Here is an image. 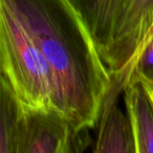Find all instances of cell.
<instances>
[{
  "label": "cell",
  "mask_w": 153,
  "mask_h": 153,
  "mask_svg": "<svg viewBox=\"0 0 153 153\" xmlns=\"http://www.w3.org/2000/svg\"><path fill=\"white\" fill-rule=\"evenodd\" d=\"M53 74L56 109L76 129L98 123L111 76L68 0H7Z\"/></svg>",
  "instance_id": "1"
},
{
  "label": "cell",
  "mask_w": 153,
  "mask_h": 153,
  "mask_svg": "<svg viewBox=\"0 0 153 153\" xmlns=\"http://www.w3.org/2000/svg\"><path fill=\"white\" fill-rule=\"evenodd\" d=\"M0 72L22 107L57 111L51 69L7 0H0Z\"/></svg>",
  "instance_id": "2"
},
{
  "label": "cell",
  "mask_w": 153,
  "mask_h": 153,
  "mask_svg": "<svg viewBox=\"0 0 153 153\" xmlns=\"http://www.w3.org/2000/svg\"><path fill=\"white\" fill-rule=\"evenodd\" d=\"M90 129H76L53 109L22 107L17 153H79L90 145Z\"/></svg>",
  "instance_id": "3"
},
{
  "label": "cell",
  "mask_w": 153,
  "mask_h": 153,
  "mask_svg": "<svg viewBox=\"0 0 153 153\" xmlns=\"http://www.w3.org/2000/svg\"><path fill=\"white\" fill-rule=\"evenodd\" d=\"M153 27V0H127L113 30L104 64L124 81Z\"/></svg>",
  "instance_id": "4"
},
{
  "label": "cell",
  "mask_w": 153,
  "mask_h": 153,
  "mask_svg": "<svg viewBox=\"0 0 153 153\" xmlns=\"http://www.w3.org/2000/svg\"><path fill=\"white\" fill-rule=\"evenodd\" d=\"M122 76H111L99 117L98 137L92 151L97 153H135L133 134L127 113L117 105V96L123 90ZM97 123V124H98Z\"/></svg>",
  "instance_id": "5"
},
{
  "label": "cell",
  "mask_w": 153,
  "mask_h": 153,
  "mask_svg": "<svg viewBox=\"0 0 153 153\" xmlns=\"http://www.w3.org/2000/svg\"><path fill=\"white\" fill-rule=\"evenodd\" d=\"M127 117L135 153H153V100L140 76L131 74L123 83Z\"/></svg>",
  "instance_id": "6"
},
{
  "label": "cell",
  "mask_w": 153,
  "mask_h": 153,
  "mask_svg": "<svg viewBox=\"0 0 153 153\" xmlns=\"http://www.w3.org/2000/svg\"><path fill=\"white\" fill-rule=\"evenodd\" d=\"M79 14L103 62L127 0H68Z\"/></svg>",
  "instance_id": "7"
},
{
  "label": "cell",
  "mask_w": 153,
  "mask_h": 153,
  "mask_svg": "<svg viewBox=\"0 0 153 153\" xmlns=\"http://www.w3.org/2000/svg\"><path fill=\"white\" fill-rule=\"evenodd\" d=\"M22 105L0 72V153H17Z\"/></svg>",
  "instance_id": "8"
},
{
  "label": "cell",
  "mask_w": 153,
  "mask_h": 153,
  "mask_svg": "<svg viewBox=\"0 0 153 153\" xmlns=\"http://www.w3.org/2000/svg\"><path fill=\"white\" fill-rule=\"evenodd\" d=\"M131 74H136L145 79H153V33L140 49L135 62L128 72L127 78Z\"/></svg>",
  "instance_id": "9"
},
{
  "label": "cell",
  "mask_w": 153,
  "mask_h": 153,
  "mask_svg": "<svg viewBox=\"0 0 153 153\" xmlns=\"http://www.w3.org/2000/svg\"><path fill=\"white\" fill-rule=\"evenodd\" d=\"M140 79H142V81L144 82V84L146 85L147 89H148L149 94H150L151 98H152V100H153V79H145V78H140ZM125 81H126V80H125Z\"/></svg>",
  "instance_id": "10"
},
{
  "label": "cell",
  "mask_w": 153,
  "mask_h": 153,
  "mask_svg": "<svg viewBox=\"0 0 153 153\" xmlns=\"http://www.w3.org/2000/svg\"><path fill=\"white\" fill-rule=\"evenodd\" d=\"M152 33H153V27H152V30H151V32L149 33V35H148V38H149V37H150V35L152 34ZM148 38H147V40H148Z\"/></svg>",
  "instance_id": "11"
}]
</instances>
